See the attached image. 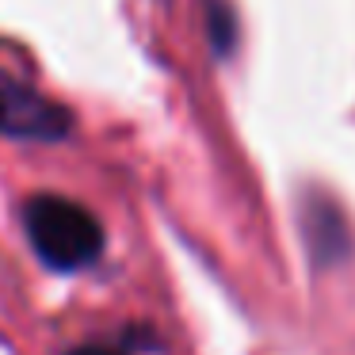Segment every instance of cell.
Segmentation results:
<instances>
[{"label": "cell", "instance_id": "3", "mask_svg": "<svg viewBox=\"0 0 355 355\" xmlns=\"http://www.w3.org/2000/svg\"><path fill=\"white\" fill-rule=\"evenodd\" d=\"M69 355H123L119 347H100V344H88V347H73Z\"/></svg>", "mask_w": 355, "mask_h": 355}, {"label": "cell", "instance_id": "2", "mask_svg": "<svg viewBox=\"0 0 355 355\" xmlns=\"http://www.w3.org/2000/svg\"><path fill=\"white\" fill-rule=\"evenodd\" d=\"M73 130L69 107L35 92L27 80L0 73V134L19 141H62Z\"/></svg>", "mask_w": 355, "mask_h": 355}, {"label": "cell", "instance_id": "1", "mask_svg": "<svg viewBox=\"0 0 355 355\" xmlns=\"http://www.w3.org/2000/svg\"><path fill=\"white\" fill-rule=\"evenodd\" d=\"M24 225L35 252L54 271L88 268L103 252V225L92 210L62 195H35L24 207Z\"/></svg>", "mask_w": 355, "mask_h": 355}]
</instances>
